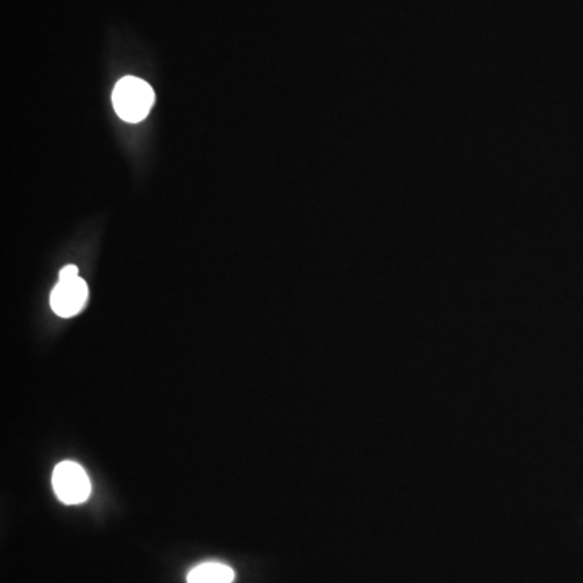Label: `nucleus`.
I'll list each match as a JSON object with an SVG mask.
<instances>
[{"label":"nucleus","mask_w":583,"mask_h":583,"mask_svg":"<svg viewBox=\"0 0 583 583\" xmlns=\"http://www.w3.org/2000/svg\"><path fill=\"white\" fill-rule=\"evenodd\" d=\"M75 277H78V268L75 264H70L60 271L59 281H67V279H75Z\"/></svg>","instance_id":"obj_5"},{"label":"nucleus","mask_w":583,"mask_h":583,"mask_svg":"<svg viewBox=\"0 0 583 583\" xmlns=\"http://www.w3.org/2000/svg\"><path fill=\"white\" fill-rule=\"evenodd\" d=\"M52 486L64 504H81L90 498L91 483L85 469L75 462H62L52 475Z\"/></svg>","instance_id":"obj_2"},{"label":"nucleus","mask_w":583,"mask_h":583,"mask_svg":"<svg viewBox=\"0 0 583 583\" xmlns=\"http://www.w3.org/2000/svg\"><path fill=\"white\" fill-rule=\"evenodd\" d=\"M88 300V286L80 277L57 282L51 294V307L56 315L72 318L80 313Z\"/></svg>","instance_id":"obj_3"},{"label":"nucleus","mask_w":583,"mask_h":583,"mask_svg":"<svg viewBox=\"0 0 583 583\" xmlns=\"http://www.w3.org/2000/svg\"><path fill=\"white\" fill-rule=\"evenodd\" d=\"M154 91L145 80L124 77L115 85L112 104L120 119L137 124L146 119L154 104Z\"/></svg>","instance_id":"obj_1"},{"label":"nucleus","mask_w":583,"mask_h":583,"mask_svg":"<svg viewBox=\"0 0 583 583\" xmlns=\"http://www.w3.org/2000/svg\"><path fill=\"white\" fill-rule=\"evenodd\" d=\"M234 579V571L221 562H205L187 575L188 583H232Z\"/></svg>","instance_id":"obj_4"}]
</instances>
